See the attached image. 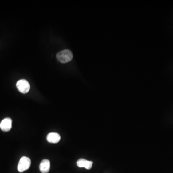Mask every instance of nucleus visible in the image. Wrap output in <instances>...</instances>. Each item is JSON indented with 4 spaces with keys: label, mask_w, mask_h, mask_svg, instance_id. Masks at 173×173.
Here are the masks:
<instances>
[{
    "label": "nucleus",
    "mask_w": 173,
    "mask_h": 173,
    "mask_svg": "<svg viewBox=\"0 0 173 173\" xmlns=\"http://www.w3.org/2000/svg\"><path fill=\"white\" fill-rule=\"evenodd\" d=\"M73 54L71 51L69 50H65L59 52L56 55V58L61 63H66L73 58Z\"/></svg>",
    "instance_id": "obj_1"
},
{
    "label": "nucleus",
    "mask_w": 173,
    "mask_h": 173,
    "mask_svg": "<svg viewBox=\"0 0 173 173\" xmlns=\"http://www.w3.org/2000/svg\"><path fill=\"white\" fill-rule=\"evenodd\" d=\"M31 165V160L28 157L23 156L21 158L18 165V170L20 173L24 172L29 168Z\"/></svg>",
    "instance_id": "obj_2"
},
{
    "label": "nucleus",
    "mask_w": 173,
    "mask_h": 173,
    "mask_svg": "<svg viewBox=\"0 0 173 173\" xmlns=\"http://www.w3.org/2000/svg\"><path fill=\"white\" fill-rule=\"evenodd\" d=\"M17 87L20 92L26 94L29 91L30 86L28 81L22 79L18 81L17 83Z\"/></svg>",
    "instance_id": "obj_3"
},
{
    "label": "nucleus",
    "mask_w": 173,
    "mask_h": 173,
    "mask_svg": "<svg viewBox=\"0 0 173 173\" xmlns=\"http://www.w3.org/2000/svg\"><path fill=\"white\" fill-rule=\"evenodd\" d=\"M12 125V120L10 118H6L0 123V128L2 131L7 132L10 130Z\"/></svg>",
    "instance_id": "obj_4"
},
{
    "label": "nucleus",
    "mask_w": 173,
    "mask_h": 173,
    "mask_svg": "<svg viewBox=\"0 0 173 173\" xmlns=\"http://www.w3.org/2000/svg\"><path fill=\"white\" fill-rule=\"evenodd\" d=\"M92 164L93 162L92 161H87L86 159L83 158L79 159L77 162V167L81 168L84 167L88 170H89L92 168Z\"/></svg>",
    "instance_id": "obj_5"
},
{
    "label": "nucleus",
    "mask_w": 173,
    "mask_h": 173,
    "mask_svg": "<svg viewBox=\"0 0 173 173\" xmlns=\"http://www.w3.org/2000/svg\"><path fill=\"white\" fill-rule=\"evenodd\" d=\"M51 164L49 160L44 159L40 164V170L42 173H48L50 170Z\"/></svg>",
    "instance_id": "obj_6"
},
{
    "label": "nucleus",
    "mask_w": 173,
    "mask_h": 173,
    "mask_svg": "<svg viewBox=\"0 0 173 173\" xmlns=\"http://www.w3.org/2000/svg\"><path fill=\"white\" fill-rule=\"evenodd\" d=\"M60 139V135L57 133H50L47 136V140L49 142L52 144H57L59 142Z\"/></svg>",
    "instance_id": "obj_7"
}]
</instances>
